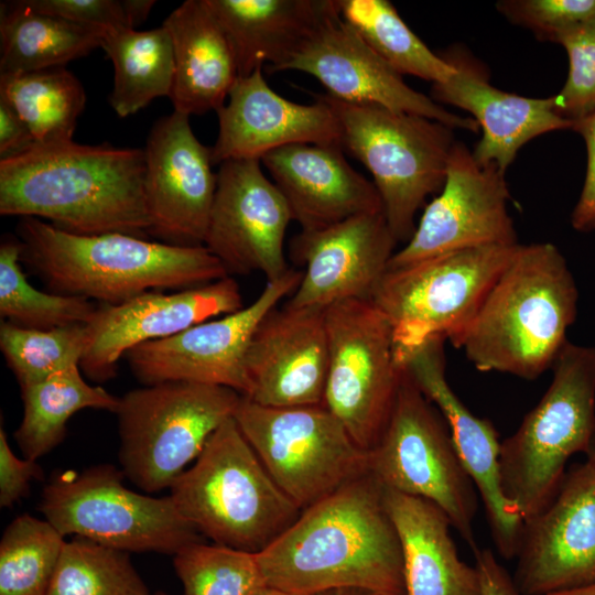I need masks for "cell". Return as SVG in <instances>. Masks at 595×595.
<instances>
[{"mask_svg": "<svg viewBox=\"0 0 595 595\" xmlns=\"http://www.w3.org/2000/svg\"><path fill=\"white\" fill-rule=\"evenodd\" d=\"M256 556L267 586L285 592L363 587L405 595L399 536L370 473L303 509Z\"/></svg>", "mask_w": 595, "mask_h": 595, "instance_id": "cell-1", "label": "cell"}, {"mask_svg": "<svg viewBox=\"0 0 595 595\" xmlns=\"http://www.w3.org/2000/svg\"><path fill=\"white\" fill-rule=\"evenodd\" d=\"M144 172L141 149L35 143L0 159V214L47 220L75 235L147 238Z\"/></svg>", "mask_w": 595, "mask_h": 595, "instance_id": "cell-2", "label": "cell"}, {"mask_svg": "<svg viewBox=\"0 0 595 595\" xmlns=\"http://www.w3.org/2000/svg\"><path fill=\"white\" fill-rule=\"evenodd\" d=\"M578 291L551 242L519 245L466 327L450 342L480 371L536 379L566 344Z\"/></svg>", "mask_w": 595, "mask_h": 595, "instance_id": "cell-3", "label": "cell"}, {"mask_svg": "<svg viewBox=\"0 0 595 595\" xmlns=\"http://www.w3.org/2000/svg\"><path fill=\"white\" fill-rule=\"evenodd\" d=\"M24 262L51 292L120 304L151 290H185L228 277L205 246L128 234L75 235L34 217L17 226Z\"/></svg>", "mask_w": 595, "mask_h": 595, "instance_id": "cell-4", "label": "cell"}, {"mask_svg": "<svg viewBox=\"0 0 595 595\" xmlns=\"http://www.w3.org/2000/svg\"><path fill=\"white\" fill-rule=\"evenodd\" d=\"M169 496L198 532L250 553L269 547L302 511L271 478L234 418L213 433Z\"/></svg>", "mask_w": 595, "mask_h": 595, "instance_id": "cell-5", "label": "cell"}, {"mask_svg": "<svg viewBox=\"0 0 595 595\" xmlns=\"http://www.w3.org/2000/svg\"><path fill=\"white\" fill-rule=\"evenodd\" d=\"M551 368L541 400L500 443L502 490L523 522L550 502L567 461L586 454L595 433V347L567 340Z\"/></svg>", "mask_w": 595, "mask_h": 595, "instance_id": "cell-6", "label": "cell"}, {"mask_svg": "<svg viewBox=\"0 0 595 595\" xmlns=\"http://www.w3.org/2000/svg\"><path fill=\"white\" fill-rule=\"evenodd\" d=\"M321 97L336 115L342 148L372 175L393 236L407 242L415 230L418 210L445 182L454 129L380 105Z\"/></svg>", "mask_w": 595, "mask_h": 595, "instance_id": "cell-7", "label": "cell"}, {"mask_svg": "<svg viewBox=\"0 0 595 595\" xmlns=\"http://www.w3.org/2000/svg\"><path fill=\"white\" fill-rule=\"evenodd\" d=\"M241 398L227 387L184 381L127 392L115 412L123 475L147 493L170 488L213 433L234 418Z\"/></svg>", "mask_w": 595, "mask_h": 595, "instance_id": "cell-8", "label": "cell"}, {"mask_svg": "<svg viewBox=\"0 0 595 595\" xmlns=\"http://www.w3.org/2000/svg\"><path fill=\"white\" fill-rule=\"evenodd\" d=\"M519 245L456 250L387 269L370 301L391 327L397 363L430 338L451 340L461 333Z\"/></svg>", "mask_w": 595, "mask_h": 595, "instance_id": "cell-9", "label": "cell"}, {"mask_svg": "<svg viewBox=\"0 0 595 595\" xmlns=\"http://www.w3.org/2000/svg\"><path fill=\"white\" fill-rule=\"evenodd\" d=\"M369 473L385 488L436 505L475 552L477 490L448 426L402 368L388 421L368 452Z\"/></svg>", "mask_w": 595, "mask_h": 595, "instance_id": "cell-10", "label": "cell"}, {"mask_svg": "<svg viewBox=\"0 0 595 595\" xmlns=\"http://www.w3.org/2000/svg\"><path fill=\"white\" fill-rule=\"evenodd\" d=\"M234 419L271 478L301 510L369 473L368 452L324 404L264 407L242 396Z\"/></svg>", "mask_w": 595, "mask_h": 595, "instance_id": "cell-11", "label": "cell"}, {"mask_svg": "<svg viewBox=\"0 0 595 595\" xmlns=\"http://www.w3.org/2000/svg\"><path fill=\"white\" fill-rule=\"evenodd\" d=\"M122 470L97 465L57 475L43 490L40 510L64 537L86 538L125 552L174 555L199 541L170 496L136 493Z\"/></svg>", "mask_w": 595, "mask_h": 595, "instance_id": "cell-12", "label": "cell"}, {"mask_svg": "<svg viewBox=\"0 0 595 595\" xmlns=\"http://www.w3.org/2000/svg\"><path fill=\"white\" fill-rule=\"evenodd\" d=\"M324 316L328 369L323 404L369 452L388 421L402 374L391 327L366 299L335 303Z\"/></svg>", "mask_w": 595, "mask_h": 595, "instance_id": "cell-13", "label": "cell"}, {"mask_svg": "<svg viewBox=\"0 0 595 595\" xmlns=\"http://www.w3.org/2000/svg\"><path fill=\"white\" fill-rule=\"evenodd\" d=\"M302 275L303 271L289 269L281 278L267 281L258 298L239 311L134 346L125 355L132 374L144 386L196 382L247 396L245 357L250 339L263 317L294 292Z\"/></svg>", "mask_w": 595, "mask_h": 595, "instance_id": "cell-14", "label": "cell"}, {"mask_svg": "<svg viewBox=\"0 0 595 595\" xmlns=\"http://www.w3.org/2000/svg\"><path fill=\"white\" fill-rule=\"evenodd\" d=\"M291 69L314 76L328 95L344 101L424 116L453 129L479 130L475 119L451 112L411 88L344 20L336 0L328 1L313 29L277 72Z\"/></svg>", "mask_w": 595, "mask_h": 595, "instance_id": "cell-15", "label": "cell"}, {"mask_svg": "<svg viewBox=\"0 0 595 595\" xmlns=\"http://www.w3.org/2000/svg\"><path fill=\"white\" fill-rule=\"evenodd\" d=\"M509 199L505 174L496 165H480L464 143L455 141L439 195L425 206L388 269L456 250L519 244Z\"/></svg>", "mask_w": 595, "mask_h": 595, "instance_id": "cell-16", "label": "cell"}, {"mask_svg": "<svg viewBox=\"0 0 595 595\" xmlns=\"http://www.w3.org/2000/svg\"><path fill=\"white\" fill-rule=\"evenodd\" d=\"M204 246L228 275L261 272L273 281L289 271L284 237L290 207L260 160L219 164Z\"/></svg>", "mask_w": 595, "mask_h": 595, "instance_id": "cell-17", "label": "cell"}, {"mask_svg": "<svg viewBox=\"0 0 595 595\" xmlns=\"http://www.w3.org/2000/svg\"><path fill=\"white\" fill-rule=\"evenodd\" d=\"M512 576L524 595L595 582V466L570 467L550 502L523 522Z\"/></svg>", "mask_w": 595, "mask_h": 595, "instance_id": "cell-18", "label": "cell"}, {"mask_svg": "<svg viewBox=\"0 0 595 595\" xmlns=\"http://www.w3.org/2000/svg\"><path fill=\"white\" fill-rule=\"evenodd\" d=\"M144 152L149 235L175 246H204L216 192L212 149L194 134L190 116L155 121Z\"/></svg>", "mask_w": 595, "mask_h": 595, "instance_id": "cell-19", "label": "cell"}, {"mask_svg": "<svg viewBox=\"0 0 595 595\" xmlns=\"http://www.w3.org/2000/svg\"><path fill=\"white\" fill-rule=\"evenodd\" d=\"M244 306L239 284L230 275L172 293L150 291L120 304H99L86 324L80 370L94 381H106L116 375L117 361L134 346L176 335Z\"/></svg>", "mask_w": 595, "mask_h": 595, "instance_id": "cell-20", "label": "cell"}, {"mask_svg": "<svg viewBox=\"0 0 595 595\" xmlns=\"http://www.w3.org/2000/svg\"><path fill=\"white\" fill-rule=\"evenodd\" d=\"M397 244L382 212L357 215L320 230H301L291 241V255L305 269L283 305L324 311L347 300H370Z\"/></svg>", "mask_w": 595, "mask_h": 595, "instance_id": "cell-21", "label": "cell"}, {"mask_svg": "<svg viewBox=\"0 0 595 595\" xmlns=\"http://www.w3.org/2000/svg\"><path fill=\"white\" fill-rule=\"evenodd\" d=\"M446 338L433 337L408 353L400 366L444 418L459 459L473 480L499 554L516 558L523 519L505 496L499 470L500 443L494 424L474 415L450 386L445 374Z\"/></svg>", "mask_w": 595, "mask_h": 595, "instance_id": "cell-22", "label": "cell"}, {"mask_svg": "<svg viewBox=\"0 0 595 595\" xmlns=\"http://www.w3.org/2000/svg\"><path fill=\"white\" fill-rule=\"evenodd\" d=\"M328 340L323 310H271L247 348L249 400L264 407L323 404Z\"/></svg>", "mask_w": 595, "mask_h": 595, "instance_id": "cell-23", "label": "cell"}, {"mask_svg": "<svg viewBox=\"0 0 595 595\" xmlns=\"http://www.w3.org/2000/svg\"><path fill=\"white\" fill-rule=\"evenodd\" d=\"M298 104L283 98L266 82L261 68L238 77L218 116L213 164L232 160H261L279 148L296 144L340 145V129L329 105Z\"/></svg>", "mask_w": 595, "mask_h": 595, "instance_id": "cell-24", "label": "cell"}, {"mask_svg": "<svg viewBox=\"0 0 595 595\" xmlns=\"http://www.w3.org/2000/svg\"><path fill=\"white\" fill-rule=\"evenodd\" d=\"M455 73L433 84L432 99L468 111L483 130L473 155L480 165H496L505 174L518 151L530 140L574 123L558 113L553 98H529L500 90L475 60L461 51L445 55Z\"/></svg>", "mask_w": 595, "mask_h": 595, "instance_id": "cell-25", "label": "cell"}, {"mask_svg": "<svg viewBox=\"0 0 595 595\" xmlns=\"http://www.w3.org/2000/svg\"><path fill=\"white\" fill-rule=\"evenodd\" d=\"M260 161L303 231L382 212L375 184L347 162L340 145L296 143L273 150Z\"/></svg>", "mask_w": 595, "mask_h": 595, "instance_id": "cell-26", "label": "cell"}, {"mask_svg": "<svg viewBox=\"0 0 595 595\" xmlns=\"http://www.w3.org/2000/svg\"><path fill=\"white\" fill-rule=\"evenodd\" d=\"M174 55L170 99L191 116L217 111L239 77L232 48L205 0H186L163 21Z\"/></svg>", "mask_w": 595, "mask_h": 595, "instance_id": "cell-27", "label": "cell"}, {"mask_svg": "<svg viewBox=\"0 0 595 595\" xmlns=\"http://www.w3.org/2000/svg\"><path fill=\"white\" fill-rule=\"evenodd\" d=\"M382 488L401 544L405 595H480L477 567L461 560L446 515L429 500Z\"/></svg>", "mask_w": 595, "mask_h": 595, "instance_id": "cell-28", "label": "cell"}, {"mask_svg": "<svg viewBox=\"0 0 595 595\" xmlns=\"http://www.w3.org/2000/svg\"><path fill=\"white\" fill-rule=\"evenodd\" d=\"M232 48L239 77L277 69L313 29L329 0H205Z\"/></svg>", "mask_w": 595, "mask_h": 595, "instance_id": "cell-29", "label": "cell"}, {"mask_svg": "<svg viewBox=\"0 0 595 595\" xmlns=\"http://www.w3.org/2000/svg\"><path fill=\"white\" fill-rule=\"evenodd\" d=\"M0 74L61 67L101 47L107 30L36 12L22 0L0 11Z\"/></svg>", "mask_w": 595, "mask_h": 595, "instance_id": "cell-30", "label": "cell"}, {"mask_svg": "<svg viewBox=\"0 0 595 595\" xmlns=\"http://www.w3.org/2000/svg\"><path fill=\"white\" fill-rule=\"evenodd\" d=\"M101 48L113 64L109 104L131 116L159 97H170L174 78L172 40L162 25L148 31L122 28L105 32Z\"/></svg>", "mask_w": 595, "mask_h": 595, "instance_id": "cell-31", "label": "cell"}, {"mask_svg": "<svg viewBox=\"0 0 595 595\" xmlns=\"http://www.w3.org/2000/svg\"><path fill=\"white\" fill-rule=\"evenodd\" d=\"M20 388L23 418L14 437L25 458L32 461L63 441L66 424L76 412L93 408L115 413L120 399L102 387L87 383L79 366Z\"/></svg>", "mask_w": 595, "mask_h": 595, "instance_id": "cell-32", "label": "cell"}, {"mask_svg": "<svg viewBox=\"0 0 595 595\" xmlns=\"http://www.w3.org/2000/svg\"><path fill=\"white\" fill-rule=\"evenodd\" d=\"M0 98L18 112L36 144L72 141L86 105L82 83L64 66L0 74Z\"/></svg>", "mask_w": 595, "mask_h": 595, "instance_id": "cell-33", "label": "cell"}, {"mask_svg": "<svg viewBox=\"0 0 595 595\" xmlns=\"http://www.w3.org/2000/svg\"><path fill=\"white\" fill-rule=\"evenodd\" d=\"M338 11L363 40L400 75L433 84L446 82L455 67L431 51L388 0H336Z\"/></svg>", "mask_w": 595, "mask_h": 595, "instance_id": "cell-34", "label": "cell"}, {"mask_svg": "<svg viewBox=\"0 0 595 595\" xmlns=\"http://www.w3.org/2000/svg\"><path fill=\"white\" fill-rule=\"evenodd\" d=\"M21 244L6 238L0 245V315L31 329L86 325L98 305L86 298L44 292L34 288L21 267Z\"/></svg>", "mask_w": 595, "mask_h": 595, "instance_id": "cell-35", "label": "cell"}, {"mask_svg": "<svg viewBox=\"0 0 595 595\" xmlns=\"http://www.w3.org/2000/svg\"><path fill=\"white\" fill-rule=\"evenodd\" d=\"M64 538L46 519L17 517L0 542V595H46Z\"/></svg>", "mask_w": 595, "mask_h": 595, "instance_id": "cell-36", "label": "cell"}, {"mask_svg": "<svg viewBox=\"0 0 595 595\" xmlns=\"http://www.w3.org/2000/svg\"><path fill=\"white\" fill-rule=\"evenodd\" d=\"M46 595H151L129 553L86 538L65 542Z\"/></svg>", "mask_w": 595, "mask_h": 595, "instance_id": "cell-37", "label": "cell"}, {"mask_svg": "<svg viewBox=\"0 0 595 595\" xmlns=\"http://www.w3.org/2000/svg\"><path fill=\"white\" fill-rule=\"evenodd\" d=\"M87 347L86 325L31 329L2 321L0 349L20 387L79 366Z\"/></svg>", "mask_w": 595, "mask_h": 595, "instance_id": "cell-38", "label": "cell"}, {"mask_svg": "<svg viewBox=\"0 0 595 595\" xmlns=\"http://www.w3.org/2000/svg\"><path fill=\"white\" fill-rule=\"evenodd\" d=\"M184 595H256L267 586L256 553L190 543L173 555Z\"/></svg>", "mask_w": 595, "mask_h": 595, "instance_id": "cell-39", "label": "cell"}, {"mask_svg": "<svg viewBox=\"0 0 595 595\" xmlns=\"http://www.w3.org/2000/svg\"><path fill=\"white\" fill-rule=\"evenodd\" d=\"M569 57V74L552 96L555 110L573 123L595 112V15L562 31L554 40Z\"/></svg>", "mask_w": 595, "mask_h": 595, "instance_id": "cell-40", "label": "cell"}, {"mask_svg": "<svg viewBox=\"0 0 595 595\" xmlns=\"http://www.w3.org/2000/svg\"><path fill=\"white\" fill-rule=\"evenodd\" d=\"M496 8L512 24L552 42L565 29L595 15V0H501Z\"/></svg>", "mask_w": 595, "mask_h": 595, "instance_id": "cell-41", "label": "cell"}, {"mask_svg": "<svg viewBox=\"0 0 595 595\" xmlns=\"http://www.w3.org/2000/svg\"><path fill=\"white\" fill-rule=\"evenodd\" d=\"M22 2L36 12L78 24L105 30L130 28L122 0H22Z\"/></svg>", "mask_w": 595, "mask_h": 595, "instance_id": "cell-42", "label": "cell"}, {"mask_svg": "<svg viewBox=\"0 0 595 595\" xmlns=\"http://www.w3.org/2000/svg\"><path fill=\"white\" fill-rule=\"evenodd\" d=\"M43 478L36 461L21 459L12 452L7 433L0 429V505L10 507L29 491L32 479Z\"/></svg>", "mask_w": 595, "mask_h": 595, "instance_id": "cell-43", "label": "cell"}, {"mask_svg": "<svg viewBox=\"0 0 595 595\" xmlns=\"http://www.w3.org/2000/svg\"><path fill=\"white\" fill-rule=\"evenodd\" d=\"M573 130L584 139L587 167L578 201L571 214L572 227L581 232L595 229V112L574 123Z\"/></svg>", "mask_w": 595, "mask_h": 595, "instance_id": "cell-44", "label": "cell"}, {"mask_svg": "<svg viewBox=\"0 0 595 595\" xmlns=\"http://www.w3.org/2000/svg\"><path fill=\"white\" fill-rule=\"evenodd\" d=\"M474 553L480 581V595H524L490 550L477 549Z\"/></svg>", "mask_w": 595, "mask_h": 595, "instance_id": "cell-45", "label": "cell"}, {"mask_svg": "<svg viewBox=\"0 0 595 595\" xmlns=\"http://www.w3.org/2000/svg\"><path fill=\"white\" fill-rule=\"evenodd\" d=\"M34 144L31 132L18 112L0 98V159L23 152Z\"/></svg>", "mask_w": 595, "mask_h": 595, "instance_id": "cell-46", "label": "cell"}, {"mask_svg": "<svg viewBox=\"0 0 595 595\" xmlns=\"http://www.w3.org/2000/svg\"><path fill=\"white\" fill-rule=\"evenodd\" d=\"M128 23L131 29L142 24L155 4L153 0H122Z\"/></svg>", "mask_w": 595, "mask_h": 595, "instance_id": "cell-47", "label": "cell"}, {"mask_svg": "<svg viewBox=\"0 0 595 595\" xmlns=\"http://www.w3.org/2000/svg\"><path fill=\"white\" fill-rule=\"evenodd\" d=\"M312 595H390L387 593L363 587H335Z\"/></svg>", "mask_w": 595, "mask_h": 595, "instance_id": "cell-48", "label": "cell"}, {"mask_svg": "<svg viewBox=\"0 0 595 595\" xmlns=\"http://www.w3.org/2000/svg\"><path fill=\"white\" fill-rule=\"evenodd\" d=\"M547 595H595V582L583 586L552 592Z\"/></svg>", "mask_w": 595, "mask_h": 595, "instance_id": "cell-49", "label": "cell"}, {"mask_svg": "<svg viewBox=\"0 0 595 595\" xmlns=\"http://www.w3.org/2000/svg\"><path fill=\"white\" fill-rule=\"evenodd\" d=\"M256 595H302V594L285 592V591L278 589L274 587L266 586L261 591H259Z\"/></svg>", "mask_w": 595, "mask_h": 595, "instance_id": "cell-50", "label": "cell"}, {"mask_svg": "<svg viewBox=\"0 0 595 595\" xmlns=\"http://www.w3.org/2000/svg\"><path fill=\"white\" fill-rule=\"evenodd\" d=\"M586 461L591 462L595 466V433L586 452Z\"/></svg>", "mask_w": 595, "mask_h": 595, "instance_id": "cell-51", "label": "cell"}, {"mask_svg": "<svg viewBox=\"0 0 595 595\" xmlns=\"http://www.w3.org/2000/svg\"><path fill=\"white\" fill-rule=\"evenodd\" d=\"M154 595H166V594L163 593V592H158V593H155Z\"/></svg>", "mask_w": 595, "mask_h": 595, "instance_id": "cell-52", "label": "cell"}]
</instances>
